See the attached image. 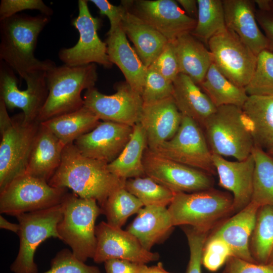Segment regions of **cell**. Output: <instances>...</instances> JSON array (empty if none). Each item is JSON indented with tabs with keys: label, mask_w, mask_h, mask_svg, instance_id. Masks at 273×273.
<instances>
[{
	"label": "cell",
	"mask_w": 273,
	"mask_h": 273,
	"mask_svg": "<svg viewBox=\"0 0 273 273\" xmlns=\"http://www.w3.org/2000/svg\"><path fill=\"white\" fill-rule=\"evenodd\" d=\"M40 124L38 121H26L23 113L10 117L4 102L0 100V192L25 174Z\"/></svg>",
	"instance_id": "4"
},
{
	"label": "cell",
	"mask_w": 273,
	"mask_h": 273,
	"mask_svg": "<svg viewBox=\"0 0 273 273\" xmlns=\"http://www.w3.org/2000/svg\"><path fill=\"white\" fill-rule=\"evenodd\" d=\"M168 210L173 225L190 226L208 231L234 211L233 196L210 188L193 193L175 192Z\"/></svg>",
	"instance_id": "7"
},
{
	"label": "cell",
	"mask_w": 273,
	"mask_h": 273,
	"mask_svg": "<svg viewBox=\"0 0 273 273\" xmlns=\"http://www.w3.org/2000/svg\"><path fill=\"white\" fill-rule=\"evenodd\" d=\"M143 164L145 175L175 192L193 193L212 188L210 174L168 159L148 147Z\"/></svg>",
	"instance_id": "14"
},
{
	"label": "cell",
	"mask_w": 273,
	"mask_h": 273,
	"mask_svg": "<svg viewBox=\"0 0 273 273\" xmlns=\"http://www.w3.org/2000/svg\"><path fill=\"white\" fill-rule=\"evenodd\" d=\"M172 98L181 114L204 124L217 108L201 87L189 76L179 73L173 81Z\"/></svg>",
	"instance_id": "26"
},
{
	"label": "cell",
	"mask_w": 273,
	"mask_h": 273,
	"mask_svg": "<svg viewBox=\"0 0 273 273\" xmlns=\"http://www.w3.org/2000/svg\"><path fill=\"white\" fill-rule=\"evenodd\" d=\"M47 72L38 71L28 74L24 79L27 88L20 90L18 87L15 72L1 60L0 100L3 101L7 109H20L26 121H38V116L49 94Z\"/></svg>",
	"instance_id": "13"
},
{
	"label": "cell",
	"mask_w": 273,
	"mask_h": 273,
	"mask_svg": "<svg viewBox=\"0 0 273 273\" xmlns=\"http://www.w3.org/2000/svg\"><path fill=\"white\" fill-rule=\"evenodd\" d=\"M0 228L18 234L20 225L19 223H12L5 218L2 215H0Z\"/></svg>",
	"instance_id": "51"
},
{
	"label": "cell",
	"mask_w": 273,
	"mask_h": 273,
	"mask_svg": "<svg viewBox=\"0 0 273 273\" xmlns=\"http://www.w3.org/2000/svg\"><path fill=\"white\" fill-rule=\"evenodd\" d=\"M132 132V127L129 125L103 121L74 144L83 156L109 164L121 153Z\"/></svg>",
	"instance_id": "18"
},
{
	"label": "cell",
	"mask_w": 273,
	"mask_h": 273,
	"mask_svg": "<svg viewBox=\"0 0 273 273\" xmlns=\"http://www.w3.org/2000/svg\"><path fill=\"white\" fill-rule=\"evenodd\" d=\"M68 193L67 189L25 174L0 192V212L16 216L48 209L61 204Z\"/></svg>",
	"instance_id": "9"
},
{
	"label": "cell",
	"mask_w": 273,
	"mask_h": 273,
	"mask_svg": "<svg viewBox=\"0 0 273 273\" xmlns=\"http://www.w3.org/2000/svg\"><path fill=\"white\" fill-rule=\"evenodd\" d=\"M181 118L172 97L143 103L139 123L145 131L148 148L154 151L172 139L180 126Z\"/></svg>",
	"instance_id": "19"
},
{
	"label": "cell",
	"mask_w": 273,
	"mask_h": 273,
	"mask_svg": "<svg viewBox=\"0 0 273 273\" xmlns=\"http://www.w3.org/2000/svg\"><path fill=\"white\" fill-rule=\"evenodd\" d=\"M64 147L40 123L29 156L25 174L49 182L60 165Z\"/></svg>",
	"instance_id": "24"
},
{
	"label": "cell",
	"mask_w": 273,
	"mask_h": 273,
	"mask_svg": "<svg viewBox=\"0 0 273 273\" xmlns=\"http://www.w3.org/2000/svg\"><path fill=\"white\" fill-rule=\"evenodd\" d=\"M105 42L111 63L118 66L124 76L125 81L142 96L148 68L129 44L121 27L107 35Z\"/></svg>",
	"instance_id": "23"
},
{
	"label": "cell",
	"mask_w": 273,
	"mask_h": 273,
	"mask_svg": "<svg viewBox=\"0 0 273 273\" xmlns=\"http://www.w3.org/2000/svg\"><path fill=\"white\" fill-rule=\"evenodd\" d=\"M172 42L179 73L189 76L199 85L213 63L212 56L208 48L190 32L180 35Z\"/></svg>",
	"instance_id": "27"
},
{
	"label": "cell",
	"mask_w": 273,
	"mask_h": 273,
	"mask_svg": "<svg viewBox=\"0 0 273 273\" xmlns=\"http://www.w3.org/2000/svg\"><path fill=\"white\" fill-rule=\"evenodd\" d=\"M252 154L255 161L251 201L259 207L273 206V158L257 146Z\"/></svg>",
	"instance_id": "34"
},
{
	"label": "cell",
	"mask_w": 273,
	"mask_h": 273,
	"mask_svg": "<svg viewBox=\"0 0 273 273\" xmlns=\"http://www.w3.org/2000/svg\"><path fill=\"white\" fill-rule=\"evenodd\" d=\"M219 185L232 193L234 211L238 212L251 201L255 161L252 154L242 161H231L212 154Z\"/></svg>",
	"instance_id": "20"
},
{
	"label": "cell",
	"mask_w": 273,
	"mask_h": 273,
	"mask_svg": "<svg viewBox=\"0 0 273 273\" xmlns=\"http://www.w3.org/2000/svg\"><path fill=\"white\" fill-rule=\"evenodd\" d=\"M98 79L96 64L55 66L46 73L49 94L40 113V123L75 112L84 106L81 92L95 87Z\"/></svg>",
	"instance_id": "3"
},
{
	"label": "cell",
	"mask_w": 273,
	"mask_h": 273,
	"mask_svg": "<svg viewBox=\"0 0 273 273\" xmlns=\"http://www.w3.org/2000/svg\"><path fill=\"white\" fill-rule=\"evenodd\" d=\"M250 249L252 257L259 263H268L273 252V206L259 208L252 234Z\"/></svg>",
	"instance_id": "33"
},
{
	"label": "cell",
	"mask_w": 273,
	"mask_h": 273,
	"mask_svg": "<svg viewBox=\"0 0 273 273\" xmlns=\"http://www.w3.org/2000/svg\"><path fill=\"white\" fill-rule=\"evenodd\" d=\"M124 188L144 206L166 207L170 204L175 194V192L147 176L127 179Z\"/></svg>",
	"instance_id": "37"
},
{
	"label": "cell",
	"mask_w": 273,
	"mask_h": 273,
	"mask_svg": "<svg viewBox=\"0 0 273 273\" xmlns=\"http://www.w3.org/2000/svg\"><path fill=\"white\" fill-rule=\"evenodd\" d=\"M138 273H170L163 267L162 262L148 266L146 264H138Z\"/></svg>",
	"instance_id": "50"
},
{
	"label": "cell",
	"mask_w": 273,
	"mask_h": 273,
	"mask_svg": "<svg viewBox=\"0 0 273 273\" xmlns=\"http://www.w3.org/2000/svg\"><path fill=\"white\" fill-rule=\"evenodd\" d=\"M148 147L145 131L138 123L132 127L130 138L118 157L108 164L109 170L122 179L145 175L143 155Z\"/></svg>",
	"instance_id": "30"
},
{
	"label": "cell",
	"mask_w": 273,
	"mask_h": 273,
	"mask_svg": "<svg viewBox=\"0 0 273 273\" xmlns=\"http://www.w3.org/2000/svg\"><path fill=\"white\" fill-rule=\"evenodd\" d=\"M97 247L93 258L97 263L111 259L126 260L138 264H147L158 260L159 255L145 249L128 231L102 221L96 226Z\"/></svg>",
	"instance_id": "17"
},
{
	"label": "cell",
	"mask_w": 273,
	"mask_h": 273,
	"mask_svg": "<svg viewBox=\"0 0 273 273\" xmlns=\"http://www.w3.org/2000/svg\"><path fill=\"white\" fill-rule=\"evenodd\" d=\"M185 232L190 248V260L186 273H201L203 248L207 239L208 231L187 228Z\"/></svg>",
	"instance_id": "42"
},
{
	"label": "cell",
	"mask_w": 273,
	"mask_h": 273,
	"mask_svg": "<svg viewBox=\"0 0 273 273\" xmlns=\"http://www.w3.org/2000/svg\"><path fill=\"white\" fill-rule=\"evenodd\" d=\"M27 10H38L41 14L49 17L53 13V10L41 0H2L0 21Z\"/></svg>",
	"instance_id": "43"
},
{
	"label": "cell",
	"mask_w": 273,
	"mask_h": 273,
	"mask_svg": "<svg viewBox=\"0 0 273 273\" xmlns=\"http://www.w3.org/2000/svg\"><path fill=\"white\" fill-rule=\"evenodd\" d=\"M78 7V15L72 24L78 31L79 39L73 47L60 50V60L70 66L97 63L107 68L112 67L113 64L107 54V44L98 34L101 23L100 19L92 15L88 1L79 0Z\"/></svg>",
	"instance_id": "12"
},
{
	"label": "cell",
	"mask_w": 273,
	"mask_h": 273,
	"mask_svg": "<svg viewBox=\"0 0 273 273\" xmlns=\"http://www.w3.org/2000/svg\"><path fill=\"white\" fill-rule=\"evenodd\" d=\"M270 155L273 156V147L268 150Z\"/></svg>",
	"instance_id": "53"
},
{
	"label": "cell",
	"mask_w": 273,
	"mask_h": 273,
	"mask_svg": "<svg viewBox=\"0 0 273 273\" xmlns=\"http://www.w3.org/2000/svg\"><path fill=\"white\" fill-rule=\"evenodd\" d=\"M104 266L106 273H138V264L124 259L108 260Z\"/></svg>",
	"instance_id": "48"
},
{
	"label": "cell",
	"mask_w": 273,
	"mask_h": 273,
	"mask_svg": "<svg viewBox=\"0 0 273 273\" xmlns=\"http://www.w3.org/2000/svg\"><path fill=\"white\" fill-rule=\"evenodd\" d=\"M92 3L99 9L101 15L106 16L109 20L110 27L107 35L110 34L121 26L126 14V7L121 3L115 6L106 0H91Z\"/></svg>",
	"instance_id": "46"
},
{
	"label": "cell",
	"mask_w": 273,
	"mask_h": 273,
	"mask_svg": "<svg viewBox=\"0 0 273 273\" xmlns=\"http://www.w3.org/2000/svg\"><path fill=\"white\" fill-rule=\"evenodd\" d=\"M207 46L218 70L234 84L245 87L255 71L257 56L227 28L212 37Z\"/></svg>",
	"instance_id": "10"
},
{
	"label": "cell",
	"mask_w": 273,
	"mask_h": 273,
	"mask_svg": "<svg viewBox=\"0 0 273 273\" xmlns=\"http://www.w3.org/2000/svg\"><path fill=\"white\" fill-rule=\"evenodd\" d=\"M63 218L57 226L59 239L68 245L73 255L85 262L93 259L97 247L95 223L103 214L97 201L68 193L62 203Z\"/></svg>",
	"instance_id": "5"
},
{
	"label": "cell",
	"mask_w": 273,
	"mask_h": 273,
	"mask_svg": "<svg viewBox=\"0 0 273 273\" xmlns=\"http://www.w3.org/2000/svg\"><path fill=\"white\" fill-rule=\"evenodd\" d=\"M176 2L188 16L197 20L198 9L196 0H177Z\"/></svg>",
	"instance_id": "49"
},
{
	"label": "cell",
	"mask_w": 273,
	"mask_h": 273,
	"mask_svg": "<svg viewBox=\"0 0 273 273\" xmlns=\"http://www.w3.org/2000/svg\"><path fill=\"white\" fill-rule=\"evenodd\" d=\"M203 128L212 154L238 161L252 154L255 145L242 108L232 105L217 108Z\"/></svg>",
	"instance_id": "6"
},
{
	"label": "cell",
	"mask_w": 273,
	"mask_h": 273,
	"mask_svg": "<svg viewBox=\"0 0 273 273\" xmlns=\"http://www.w3.org/2000/svg\"><path fill=\"white\" fill-rule=\"evenodd\" d=\"M121 27L134 44L136 52L147 68L154 62L169 42L159 32L128 10Z\"/></svg>",
	"instance_id": "28"
},
{
	"label": "cell",
	"mask_w": 273,
	"mask_h": 273,
	"mask_svg": "<svg viewBox=\"0 0 273 273\" xmlns=\"http://www.w3.org/2000/svg\"><path fill=\"white\" fill-rule=\"evenodd\" d=\"M173 82L167 80L152 66L148 67L142 95L144 103L160 101L172 97Z\"/></svg>",
	"instance_id": "39"
},
{
	"label": "cell",
	"mask_w": 273,
	"mask_h": 273,
	"mask_svg": "<svg viewBox=\"0 0 273 273\" xmlns=\"http://www.w3.org/2000/svg\"><path fill=\"white\" fill-rule=\"evenodd\" d=\"M143 206L136 197L122 188L112 193L101 208L109 224L121 228L128 218L137 213Z\"/></svg>",
	"instance_id": "36"
},
{
	"label": "cell",
	"mask_w": 273,
	"mask_h": 273,
	"mask_svg": "<svg viewBox=\"0 0 273 273\" xmlns=\"http://www.w3.org/2000/svg\"><path fill=\"white\" fill-rule=\"evenodd\" d=\"M255 146L273 147V96H249L242 107Z\"/></svg>",
	"instance_id": "29"
},
{
	"label": "cell",
	"mask_w": 273,
	"mask_h": 273,
	"mask_svg": "<svg viewBox=\"0 0 273 273\" xmlns=\"http://www.w3.org/2000/svg\"><path fill=\"white\" fill-rule=\"evenodd\" d=\"M167 80L173 81L179 74V66L172 41H169L150 65Z\"/></svg>",
	"instance_id": "44"
},
{
	"label": "cell",
	"mask_w": 273,
	"mask_h": 273,
	"mask_svg": "<svg viewBox=\"0 0 273 273\" xmlns=\"http://www.w3.org/2000/svg\"><path fill=\"white\" fill-rule=\"evenodd\" d=\"M199 86L216 108L227 105L242 108L249 97L245 87L238 86L230 81L213 63Z\"/></svg>",
	"instance_id": "32"
},
{
	"label": "cell",
	"mask_w": 273,
	"mask_h": 273,
	"mask_svg": "<svg viewBox=\"0 0 273 273\" xmlns=\"http://www.w3.org/2000/svg\"><path fill=\"white\" fill-rule=\"evenodd\" d=\"M259 207L257 204L251 201L211 235L226 243L231 250L233 257L256 262L250 251V242Z\"/></svg>",
	"instance_id": "22"
},
{
	"label": "cell",
	"mask_w": 273,
	"mask_h": 273,
	"mask_svg": "<svg viewBox=\"0 0 273 273\" xmlns=\"http://www.w3.org/2000/svg\"><path fill=\"white\" fill-rule=\"evenodd\" d=\"M153 151L210 174L216 171L212 153L202 127L185 115H182L180 126L174 136Z\"/></svg>",
	"instance_id": "11"
},
{
	"label": "cell",
	"mask_w": 273,
	"mask_h": 273,
	"mask_svg": "<svg viewBox=\"0 0 273 273\" xmlns=\"http://www.w3.org/2000/svg\"><path fill=\"white\" fill-rule=\"evenodd\" d=\"M50 266L42 273H101L98 267L86 264L68 249L59 251L51 261Z\"/></svg>",
	"instance_id": "40"
},
{
	"label": "cell",
	"mask_w": 273,
	"mask_h": 273,
	"mask_svg": "<svg viewBox=\"0 0 273 273\" xmlns=\"http://www.w3.org/2000/svg\"><path fill=\"white\" fill-rule=\"evenodd\" d=\"M126 231L133 235L147 250L163 241L173 225L168 208L163 206H144L137 213Z\"/></svg>",
	"instance_id": "25"
},
{
	"label": "cell",
	"mask_w": 273,
	"mask_h": 273,
	"mask_svg": "<svg viewBox=\"0 0 273 273\" xmlns=\"http://www.w3.org/2000/svg\"><path fill=\"white\" fill-rule=\"evenodd\" d=\"M116 91L103 94L95 87L86 90L84 106L100 120L112 121L133 127L139 123L143 105L142 96L126 82L115 83Z\"/></svg>",
	"instance_id": "15"
},
{
	"label": "cell",
	"mask_w": 273,
	"mask_h": 273,
	"mask_svg": "<svg viewBox=\"0 0 273 273\" xmlns=\"http://www.w3.org/2000/svg\"><path fill=\"white\" fill-rule=\"evenodd\" d=\"M268 263H270V264H271L273 265V252L272 253V254H271V256L270 257V260H269V261Z\"/></svg>",
	"instance_id": "52"
},
{
	"label": "cell",
	"mask_w": 273,
	"mask_h": 273,
	"mask_svg": "<svg viewBox=\"0 0 273 273\" xmlns=\"http://www.w3.org/2000/svg\"><path fill=\"white\" fill-rule=\"evenodd\" d=\"M224 273H273V265L249 262L235 257L228 261Z\"/></svg>",
	"instance_id": "47"
},
{
	"label": "cell",
	"mask_w": 273,
	"mask_h": 273,
	"mask_svg": "<svg viewBox=\"0 0 273 273\" xmlns=\"http://www.w3.org/2000/svg\"><path fill=\"white\" fill-rule=\"evenodd\" d=\"M104 162L83 156L74 143L64 147L60 165L49 180L56 188L71 189L80 198L96 200L100 207L125 180L114 175Z\"/></svg>",
	"instance_id": "1"
},
{
	"label": "cell",
	"mask_w": 273,
	"mask_h": 273,
	"mask_svg": "<svg viewBox=\"0 0 273 273\" xmlns=\"http://www.w3.org/2000/svg\"><path fill=\"white\" fill-rule=\"evenodd\" d=\"M233 257L231 249L221 239L211 236L204 245L202 264L209 270L215 271Z\"/></svg>",
	"instance_id": "41"
},
{
	"label": "cell",
	"mask_w": 273,
	"mask_h": 273,
	"mask_svg": "<svg viewBox=\"0 0 273 273\" xmlns=\"http://www.w3.org/2000/svg\"><path fill=\"white\" fill-rule=\"evenodd\" d=\"M197 23L191 33L204 43L214 35L226 29L222 1L197 0Z\"/></svg>",
	"instance_id": "35"
},
{
	"label": "cell",
	"mask_w": 273,
	"mask_h": 273,
	"mask_svg": "<svg viewBox=\"0 0 273 273\" xmlns=\"http://www.w3.org/2000/svg\"><path fill=\"white\" fill-rule=\"evenodd\" d=\"M20 225L18 254L10 265L13 273H38L34 258L37 247L51 237L58 238L57 226L63 218L62 203L16 216Z\"/></svg>",
	"instance_id": "8"
},
{
	"label": "cell",
	"mask_w": 273,
	"mask_h": 273,
	"mask_svg": "<svg viewBox=\"0 0 273 273\" xmlns=\"http://www.w3.org/2000/svg\"><path fill=\"white\" fill-rule=\"evenodd\" d=\"M49 21L50 17L41 14H17L0 21V60L23 79L30 73L48 71L56 65L34 55L38 37Z\"/></svg>",
	"instance_id": "2"
},
{
	"label": "cell",
	"mask_w": 273,
	"mask_h": 273,
	"mask_svg": "<svg viewBox=\"0 0 273 273\" xmlns=\"http://www.w3.org/2000/svg\"><path fill=\"white\" fill-rule=\"evenodd\" d=\"M99 118L88 108L58 116L40 122L65 146L93 129L100 122Z\"/></svg>",
	"instance_id": "31"
},
{
	"label": "cell",
	"mask_w": 273,
	"mask_h": 273,
	"mask_svg": "<svg viewBox=\"0 0 273 273\" xmlns=\"http://www.w3.org/2000/svg\"><path fill=\"white\" fill-rule=\"evenodd\" d=\"M248 96H273V52L265 50L257 55L255 71L245 87Z\"/></svg>",
	"instance_id": "38"
},
{
	"label": "cell",
	"mask_w": 273,
	"mask_h": 273,
	"mask_svg": "<svg viewBox=\"0 0 273 273\" xmlns=\"http://www.w3.org/2000/svg\"><path fill=\"white\" fill-rule=\"evenodd\" d=\"M222 1L226 28L234 32L256 56L268 50L267 40L256 20L254 1Z\"/></svg>",
	"instance_id": "21"
},
{
	"label": "cell",
	"mask_w": 273,
	"mask_h": 273,
	"mask_svg": "<svg viewBox=\"0 0 273 273\" xmlns=\"http://www.w3.org/2000/svg\"><path fill=\"white\" fill-rule=\"evenodd\" d=\"M256 18L264 32L268 44V50L273 52V1L255 0Z\"/></svg>",
	"instance_id": "45"
},
{
	"label": "cell",
	"mask_w": 273,
	"mask_h": 273,
	"mask_svg": "<svg viewBox=\"0 0 273 273\" xmlns=\"http://www.w3.org/2000/svg\"><path fill=\"white\" fill-rule=\"evenodd\" d=\"M128 11L173 41L189 33L197 20L188 16L173 0L122 1Z\"/></svg>",
	"instance_id": "16"
}]
</instances>
